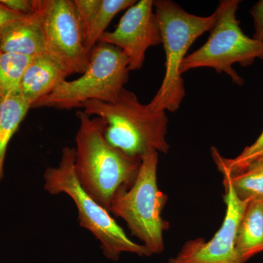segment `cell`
Instances as JSON below:
<instances>
[{
    "mask_svg": "<svg viewBox=\"0 0 263 263\" xmlns=\"http://www.w3.org/2000/svg\"><path fill=\"white\" fill-rule=\"evenodd\" d=\"M79 127L76 135L74 170L85 192L108 211L119 192L136 181L141 159L112 146L104 136L105 122L83 110L77 112Z\"/></svg>",
    "mask_w": 263,
    "mask_h": 263,
    "instance_id": "cell-1",
    "label": "cell"
},
{
    "mask_svg": "<svg viewBox=\"0 0 263 263\" xmlns=\"http://www.w3.org/2000/svg\"><path fill=\"white\" fill-rule=\"evenodd\" d=\"M82 108L88 115L105 122L106 141L127 155L141 159L151 152H168L165 111L151 110L125 87L114 103L88 101Z\"/></svg>",
    "mask_w": 263,
    "mask_h": 263,
    "instance_id": "cell-2",
    "label": "cell"
},
{
    "mask_svg": "<svg viewBox=\"0 0 263 263\" xmlns=\"http://www.w3.org/2000/svg\"><path fill=\"white\" fill-rule=\"evenodd\" d=\"M154 8L165 53V74L157 94L149 103L151 110L175 112L185 97L181 67L186 53L197 38L212 30L216 23L214 12L209 16H198L187 13L171 0H156Z\"/></svg>",
    "mask_w": 263,
    "mask_h": 263,
    "instance_id": "cell-3",
    "label": "cell"
},
{
    "mask_svg": "<svg viewBox=\"0 0 263 263\" xmlns=\"http://www.w3.org/2000/svg\"><path fill=\"white\" fill-rule=\"evenodd\" d=\"M74 161L75 148H62L60 163L56 167H48L43 174L46 191L51 195L65 194L72 199L78 209L80 226L100 241L107 258L117 261L122 253L140 257L152 255L146 247L132 240L111 214L81 187L76 176Z\"/></svg>",
    "mask_w": 263,
    "mask_h": 263,
    "instance_id": "cell-4",
    "label": "cell"
},
{
    "mask_svg": "<svg viewBox=\"0 0 263 263\" xmlns=\"http://www.w3.org/2000/svg\"><path fill=\"white\" fill-rule=\"evenodd\" d=\"M129 60L113 45L99 42L90 53L89 65L81 77L64 80L31 108L71 110L86 102L114 103L129 80Z\"/></svg>",
    "mask_w": 263,
    "mask_h": 263,
    "instance_id": "cell-5",
    "label": "cell"
},
{
    "mask_svg": "<svg viewBox=\"0 0 263 263\" xmlns=\"http://www.w3.org/2000/svg\"><path fill=\"white\" fill-rule=\"evenodd\" d=\"M158 162V152L143 156L133 186L119 192L108 209L111 215L125 221L132 234L141 240L152 254L164 250V232L170 228L162 216L168 197L157 183Z\"/></svg>",
    "mask_w": 263,
    "mask_h": 263,
    "instance_id": "cell-6",
    "label": "cell"
},
{
    "mask_svg": "<svg viewBox=\"0 0 263 263\" xmlns=\"http://www.w3.org/2000/svg\"><path fill=\"white\" fill-rule=\"evenodd\" d=\"M240 2L223 0L215 10L216 23L207 42L186 56L181 73L193 69L209 67L218 73L224 72L232 81L241 86L243 80L233 68L234 64L243 67L252 65L257 59L263 60V41L246 35L236 18Z\"/></svg>",
    "mask_w": 263,
    "mask_h": 263,
    "instance_id": "cell-7",
    "label": "cell"
},
{
    "mask_svg": "<svg viewBox=\"0 0 263 263\" xmlns=\"http://www.w3.org/2000/svg\"><path fill=\"white\" fill-rule=\"evenodd\" d=\"M46 53L69 74H82L90 53L73 0H35Z\"/></svg>",
    "mask_w": 263,
    "mask_h": 263,
    "instance_id": "cell-8",
    "label": "cell"
},
{
    "mask_svg": "<svg viewBox=\"0 0 263 263\" xmlns=\"http://www.w3.org/2000/svg\"><path fill=\"white\" fill-rule=\"evenodd\" d=\"M222 176L226 213L221 228L209 241L202 238L189 240L168 263H245L236 249V237L249 201L238 198L228 176Z\"/></svg>",
    "mask_w": 263,
    "mask_h": 263,
    "instance_id": "cell-9",
    "label": "cell"
},
{
    "mask_svg": "<svg viewBox=\"0 0 263 263\" xmlns=\"http://www.w3.org/2000/svg\"><path fill=\"white\" fill-rule=\"evenodd\" d=\"M154 9L153 0L137 1L113 32H105L99 41L122 50L129 60V71L141 69L147 50L162 44L160 24Z\"/></svg>",
    "mask_w": 263,
    "mask_h": 263,
    "instance_id": "cell-10",
    "label": "cell"
},
{
    "mask_svg": "<svg viewBox=\"0 0 263 263\" xmlns=\"http://www.w3.org/2000/svg\"><path fill=\"white\" fill-rule=\"evenodd\" d=\"M69 74L46 53L32 57L21 82L19 94L31 104L51 93Z\"/></svg>",
    "mask_w": 263,
    "mask_h": 263,
    "instance_id": "cell-11",
    "label": "cell"
},
{
    "mask_svg": "<svg viewBox=\"0 0 263 263\" xmlns=\"http://www.w3.org/2000/svg\"><path fill=\"white\" fill-rule=\"evenodd\" d=\"M0 52L30 57L46 53L42 29L35 11L15 21L1 32Z\"/></svg>",
    "mask_w": 263,
    "mask_h": 263,
    "instance_id": "cell-12",
    "label": "cell"
},
{
    "mask_svg": "<svg viewBox=\"0 0 263 263\" xmlns=\"http://www.w3.org/2000/svg\"><path fill=\"white\" fill-rule=\"evenodd\" d=\"M236 249L245 263L263 252V200L249 202L238 227Z\"/></svg>",
    "mask_w": 263,
    "mask_h": 263,
    "instance_id": "cell-13",
    "label": "cell"
},
{
    "mask_svg": "<svg viewBox=\"0 0 263 263\" xmlns=\"http://www.w3.org/2000/svg\"><path fill=\"white\" fill-rule=\"evenodd\" d=\"M30 108L31 104L19 92L0 97V180L8 143Z\"/></svg>",
    "mask_w": 263,
    "mask_h": 263,
    "instance_id": "cell-14",
    "label": "cell"
},
{
    "mask_svg": "<svg viewBox=\"0 0 263 263\" xmlns=\"http://www.w3.org/2000/svg\"><path fill=\"white\" fill-rule=\"evenodd\" d=\"M32 57L0 52V97L19 92L21 82Z\"/></svg>",
    "mask_w": 263,
    "mask_h": 263,
    "instance_id": "cell-15",
    "label": "cell"
},
{
    "mask_svg": "<svg viewBox=\"0 0 263 263\" xmlns=\"http://www.w3.org/2000/svg\"><path fill=\"white\" fill-rule=\"evenodd\" d=\"M136 2V0H101L98 13L86 35V46L88 51L91 52L98 44L114 17L122 10L130 8Z\"/></svg>",
    "mask_w": 263,
    "mask_h": 263,
    "instance_id": "cell-16",
    "label": "cell"
},
{
    "mask_svg": "<svg viewBox=\"0 0 263 263\" xmlns=\"http://www.w3.org/2000/svg\"><path fill=\"white\" fill-rule=\"evenodd\" d=\"M229 178L238 198L245 201L263 200V167H252L240 174L231 175L220 171Z\"/></svg>",
    "mask_w": 263,
    "mask_h": 263,
    "instance_id": "cell-17",
    "label": "cell"
},
{
    "mask_svg": "<svg viewBox=\"0 0 263 263\" xmlns=\"http://www.w3.org/2000/svg\"><path fill=\"white\" fill-rule=\"evenodd\" d=\"M212 156L219 171H226L231 175L243 172L249 166L263 158V131L254 143L245 148L235 158H226L215 147L212 148Z\"/></svg>",
    "mask_w": 263,
    "mask_h": 263,
    "instance_id": "cell-18",
    "label": "cell"
},
{
    "mask_svg": "<svg viewBox=\"0 0 263 263\" xmlns=\"http://www.w3.org/2000/svg\"><path fill=\"white\" fill-rule=\"evenodd\" d=\"M73 2L86 37L100 8L101 0H73Z\"/></svg>",
    "mask_w": 263,
    "mask_h": 263,
    "instance_id": "cell-19",
    "label": "cell"
},
{
    "mask_svg": "<svg viewBox=\"0 0 263 263\" xmlns=\"http://www.w3.org/2000/svg\"><path fill=\"white\" fill-rule=\"evenodd\" d=\"M8 9L19 15H27L35 11V0H0Z\"/></svg>",
    "mask_w": 263,
    "mask_h": 263,
    "instance_id": "cell-20",
    "label": "cell"
},
{
    "mask_svg": "<svg viewBox=\"0 0 263 263\" xmlns=\"http://www.w3.org/2000/svg\"><path fill=\"white\" fill-rule=\"evenodd\" d=\"M254 19V39L263 41V0L258 2L251 10Z\"/></svg>",
    "mask_w": 263,
    "mask_h": 263,
    "instance_id": "cell-21",
    "label": "cell"
},
{
    "mask_svg": "<svg viewBox=\"0 0 263 263\" xmlns=\"http://www.w3.org/2000/svg\"><path fill=\"white\" fill-rule=\"evenodd\" d=\"M25 15H19L6 8L0 2V34L9 24L23 18Z\"/></svg>",
    "mask_w": 263,
    "mask_h": 263,
    "instance_id": "cell-22",
    "label": "cell"
},
{
    "mask_svg": "<svg viewBox=\"0 0 263 263\" xmlns=\"http://www.w3.org/2000/svg\"><path fill=\"white\" fill-rule=\"evenodd\" d=\"M263 167V158L260 159V160L254 162V163L252 164V165L249 166L248 168H249V167Z\"/></svg>",
    "mask_w": 263,
    "mask_h": 263,
    "instance_id": "cell-23",
    "label": "cell"
}]
</instances>
